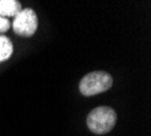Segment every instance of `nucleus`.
Masks as SVG:
<instances>
[{"label": "nucleus", "instance_id": "7ed1b4c3", "mask_svg": "<svg viewBox=\"0 0 151 136\" xmlns=\"http://www.w3.org/2000/svg\"><path fill=\"white\" fill-rule=\"evenodd\" d=\"M38 27V19L37 14L32 8H22V11L14 18L12 22V30L15 34L22 37H32Z\"/></svg>", "mask_w": 151, "mask_h": 136}, {"label": "nucleus", "instance_id": "39448f33", "mask_svg": "<svg viewBox=\"0 0 151 136\" xmlns=\"http://www.w3.org/2000/svg\"><path fill=\"white\" fill-rule=\"evenodd\" d=\"M14 53V46L8 37L0 35V63L8 60Z\"/></svg>", "mask_w": 151, "mask_h": 136}, {"label": "nucleus", "instance_id": "f257e3e1", "mask_svg": "<svg viewBox=\"0 0 151 136\" xmlns=\"http://www.w3.org/2000/svg\"><path fill=\"white\" fill-rule=\"evenodd\" d=\"M116 112L109 106H98L93 109L87 117V127L97 135L110 132L116 124Z\"/></svg>", "mask_w": 151, "mask_h": 136}, {"label": "nucleus", "instance_id": "423d86ee", "mask_svg": "<svg viewBox=\"0 0 151 136\" xmlns=\"http://www.w3.org/2000/svg\"><path fill=\"white\" fill-rule=\"evenodd\" d=\"M11 23L8 19H6V18H0V33H6L10 29Z\"/></svg>", "mask_w": 151, "mask_h": 136}, {"label": "nucleus", "instance_id": "f03ea898", "mask_svg": "<svg viewBox=\"0 0 151 136\" xmlns=\"http://www.w3.org/2000/svg\"><path fill=\"white\" fill-rule=\"evenodd\" d=\"M113 84V79L105 71H94L82 78L79 83V91L86 97L97 95L109 90Z\"/></svg>", "mask_w": 151, "mask_h": 136}, {"label": "nucleus", "instance_id": "20e7f679", "mask_svg": "<svg viewBox=\"0 0 151 136\" xmlns=\"http://www.w3.org/2000/svg\"><path fill=\"white\" fill-rule=\"evenodd\" d=\"M21 11L22 4L17 0H0V18H15Z\"/></svg>", "mask_w": 151, "mask_h": 136}]
</instances>
